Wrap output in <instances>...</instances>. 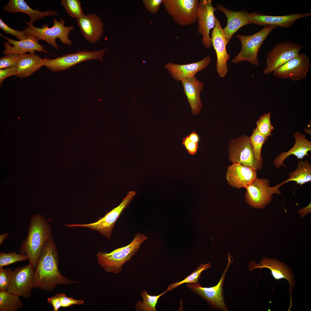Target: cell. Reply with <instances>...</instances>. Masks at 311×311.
I'll return each instance as SVG.
<instances>
[{
  "mask_svg": "<svg viewBox=\"0 0 311 311\" xmlns=\"http://www.w3.org/2000/svg\"><path fill=\"white\" fill-rule=\"evenodd\" d=\"M59 262L58 252L52 235L45 243L34 269V288L52 292L58 285L78 282L61 274L58 267Z\"/></svg>",
  "mask_w": 311,
  "mask_h": 311,
  "instance_id": "6da1fadb",
  "label": "cell"
},
{
  "mask_svg": "<svg viewBox=\"0 0 311 311\" xmlns=\"http://www.w3.org/2000/svg\"><path fill=\"white\" fill-rule=\"evenodd\" d=\"M52 233L51 225L45 217L40 214L31 216L27 236L22 242L19 253L27 256L29 263L34 269Z\"/></svg>",
  "mask_w": 311,
  "mask_h": 311,
  "instance_id": "7a4b0ae2",
  "label": "cell"
},
{
  "mask_svg": "<svg viewBox=\"0 0 311 311\" xmlns=\"http://www.w3.org/2000/svg\"><path fill=\"white\" fill-rule=\"evenodd\" d=\"M147 238L144 234L139 233L130 243L125 246L109 253L99 252L96 254L98 264L106 272L118 273L122 271L124 265L130 260Z\"/></svg>",
  "mask_w": 311,
  "mask_h": 311,
  "instance_id": "3957f363",
  "label": "cell"
},
{
  "mask_svg": "<svg viewBox=\"0 0 311 311\" xmlns=\"http://www.w3.org/2000/svg\"><path fill=\"white\" fill-rule=\"evenodd\" d=\"M53 22L54 25L51 27L49 28L48 24H44L41 26V28H40L28 22H25L28 26L23 31L27 34L35 36L38 40H43L46 41L56 50L58 48L56 41V39L58 38L63 43L72 45V43L69 38V35L70 32L74 30V26H65V22L62 18H60L59 22L54 18Z\"/></svg>",
  "mask_w": 311,
  "mask_h": 311,
  "instance_id": "277c9868",
  "label": "cell"
},
{
  "mask_svg": "<svg viewBox=\"0 0 311 311\" xmlns=\"http://www.w3.org/2000/svg\"><path fill=\"white\" fill-rule=\"evenodd\" d=\"M276 27L274 26L266 25L259 32L251 35L237 34L236 37L241 42V48L239 53L232 60V62L237 63L245 61L255 66H259V62L257 56L259 50L270 33Z\"/></svg>",
  "mask_w": 311,
  "mask_h": 311,
  "instance_id": "5b68a950",
  "label": "cell"
},
{
  "mask_svg": "<svg viewBox=\"0 0 311 311\" xmlns=\"http://www.w3.org/2000/svg\"><path fill=\"white\" fill-rule=\"evenodd\" d=\"M270 185L268 179L256 178L244 187L246 190L245 196L246 203L254 208H264L271 203L273 194H281L278 185L273 187Z\"/></svg>",
  "mask_w": 311,
  "mask_h": 311,
  "instance_id": "8992f818",
  "label": "cell"
},
{
  "mask_svg": "<svg viewBox=\"0 0 311 311\" xmlns=\"http://www.w3.org/2000/svg\"><path fill=\"white\" fill-rule=\"evenodd\" d=\"M199 4L198 0H164V8L174 22L181 26L197 21Z\"/></svg>",
  "mask_w": 311,
  "mask_h": 311,
  "instance_id": "52a82bcc",
  "label": "cell"
},
{
  "mask_svg": "<svg viewBox=\"0 0 311 311\" xmlns=\"http://www.w3.org/2000/svg\"><path fill=\"white\" fill-rule=\"evenodd\" d=\"M107 49L97 51L79 50L68 54L54 59H43V65L54 72L63 71L85 61L93 59L103 61V55Z\"/></svg>",
  "mask_w": 311,
  "mask_h": 311,
  "instance_id": "ba28073f",
  "label": "cell"
},
{
  "mask_svg": "<svg viewBox=\"0 0 311 311\" xmlns=\"http://www.w3.org/2000/svg\"><path fill=\"white\" fill-rule=\"evenodd\" d=\"M229 152V159L233 164L246 165L257 171L263 167L262 162L255 158L252 145L247 136H242L232 141Z\"/></svg>",
  "mask_w": 311,
  "mask_h": 311,
  "instance_id": "9c48e42d",
  "label": "cell"
},
{
  "mask_svg": "<svg viewBox=\"0 0 311 311\" xmlns=\"http://www.w3.org/2000/svg\"><path fill=\"white\" fill-rule=\"evenodd\" d=\"M136 194L134 191L128 192L117 207L107 213L104 217L94 223L88 224H66L71 227H82L96 230L107 239L110 238L115 223L124 210L129 205Z\"/></svg>",
  "mask_w": 311,
  "mask_h": 311,
  "instance_id": "30bf717a",
  "label": "cell"
},
{
  "mask_svg": "<svg viewBox=\"0 0 311 311\" xmlns=\"http://www.w3.org/2000/svg\"><path fill=\"white\" fill-rule=\"evenodd\" d=\"M228 257V261L227 266L220 281L215 286L211 287H203L200 286L198 283L186 285L187 287L204 299L212 308L223 311H228L224 300L223 284L226 272L233 261L229 255Z\"/></svg>",
  "mask_w": 311,
  "mask_h": 311,
  "instance_id": "8fae6325",
  "label": "cell"
},
{
  "mask_svg": "<svg viewBox=\"0 0 311 311\" xmlns=\"http://www.w3.org/2000/svg\"><path fill=\"white\" fill-rule=\"evenodd\" d=\"M302 45L290 41L275 45L267 55L266 66L263 71L268 75L277 68L297 56L302 48Z\"/></svg>",
  "mask_w": 311,
  "mask_h": 311,
  "instance_id": "7c38bea8",
  "label": "cell"
},
{
  "mask_svg": "<svg viewBox=\"0 0 311 311\" xmlns=\"http://www.w3.org/2000/svg\"><path fill=\"white\" fill-rule=\"evenodd\" d=\"M311 66L308 56L303 53L282 65L272 73L277 78L289 79L295 81L305 79Z\"/></svg>",
  "mask_w": 311,
  "mask_h": 311,
  "instance_id": "4fadbf2b",
  "label": "cell"
},
{
  "mask_svg": "<svg viewBox=\"0 0 311 311\" xmlns=\"http://www.w3.org/2000/svg\"><path fill=\"white\" fill-rule=\"evenodd\" d=\"M34 269L30 264L17 268L13 271L7 291L26 299L29 298L34 288Z\"/></svg>",
  "mask_w": 311,
  "mask_h": 311,
  "instance_id": "5bb4252c",
  "label": "cell"
},
{
  "mask_svg": "<svg viewBox=\"0 0 311 311\" xmlns=\"http://www.w3.org/2000/svg\"><path fill=\"white\" fill-rule=\"evenodd\" d=\"M216 8L212 4L211 0H201L199 4L197 16V32L202 36V43L206 48L212 46L210 30L214 28L216 18L215 15Z\"/></svg>",
  "mask_w": 311,
  "mask_h": 311,
  "instance_id": "9a60e30c",
  "label": "cell"
},
{
  "mask_svg": "<svg viewBox=\"0 0 311 311\" xmlns=\"http://www.w3.org/2000/svg\"><path fill=\"white\" fill-rule=\"evenodd\" d=\"M220 20L216 18L215 25L211 34L212 45L217 56L216 69L220 77L224 78L228 72L227 62L230 55L226 50L228 45Z\"/></svg>",
  "mask_w": 311,
  "mask_h": 311,
  "instance_id": "2e32d148",
  "label": "cell"
},
{
  "mask_svg": "<svg viewBox=\"0 0 311 311\" xmlns=\"http://www.w3.org/2000/svg\"><path fill=\"white\" fill-rule=\"evenodd\" d=\"M248 266L250 272L256 268L261 269L266 268L270 270L273 277L276 280L283 278L286 279L290 285L289 292L290 295L291 305V293L296 282L294 276L289 266L285 263L281 262L276 259H270L266 257L262 259L259 264L256 263L254 261H251Z\"/></svg>",
  "mask_w": 311,
  "mask_h": 311,
  "instance_id": "e0dca14e",
  "label": "cell"
},
{
  "mask_svg": "<svg viewBox=\"0 0 311 311\" xmlns=\"http://www.w3.org/2000/svg\"><path fill=\"white\" fill-rule=\"evenodd\" d=\"M311 16L310 13L293 14L281 16H270L255 12L249 13V21L251 24L262 26H274L287 28L291 26L296 20Z\"/></svg>",
  "mask_w": 311,
  "mask_h": 311,
  "instance_id": "ac0fdd59",
  "label": "cell"
},
{
  "mask_svg": "<svg viewBox=\"0 0 311 311\" xmlns=\"http://www.w3.org/2000/svg\"><path fill=\"white\" fill-rule=\"evenodd\" d=\"M76 20L84 38L90 43H96L104 31V24L101 18L97 14L91 13L85 14Z\"/></svg>",
  "mask_w": 311,
  "mask_h": 311,
  "instance_id": "d6986e66",
  "label": "cell"
},
{
  "mask_svg": "<svg viewBox=\"0 0 311 311\" xmlns=\"http://www.w3.org/2000/svg\"><path fill=\"white\" fill-rule=\"evenodd\" d=\"M211 62V56H207L199 61L188 64L168 62L165 65L164 67L174 79L181 81L183 79L195 76L197 72L207 68Z\"/></svg>",
  "mask_w": 311,
  "mask_h": 311,
  "instance_id": "ffe728a7",
  "label": "cell"
},
{
  "mask_svg": "<svg viewBox=\"0 0 311 311\" xmlns=\"http://www.w3.org/2000/svg\"><path fill=\"white\" fill-rule=\"evenodd\" d=\"M226 177L232 186L238 188L245 187L257 178V171L246 165L233 164L228 167Z\"/></svg>",
  "mask_w": 311,
  "mask_h": 311,
  "instance_id": "44dd1931",
  "label": "cell"
},
{
  "mask_svg": "<svg viewBox=\"0 0 311 311\" xmlns=\"http://www.w3.org/2000/svg\"><path fill=\"white\" fill-rule=\"evenodd\" d=\"M0 35L7 41V42H4L3 43L5 49L2 53L5 55L12 53L21 54H26V52L35 54V51L45 53L48 52L44 49V47L39 43L37 38L34 35H30L26 39L16 41L1 34Z\"/></svg>",
  "mask_w": 311,
  "mask_h": 311,
  "instance_id": "7402d4cb",
  "label": "cell"
},
{
  "mask_svg": "<svg viewBox=\"0 0 311 311\" xmlns=\"http://www.w3.org/2000/svg\"><path fill=\"white\" fill-rule=\"evenodd\" d=\"M216 9L223 12L227 19V24L223 29L227 44L238 30L244 25L251 24L249 13L245 10L233 11L220 4L217 5Z\"/></svg>",
  "mask_w": 311,
  "mask_h": 311,
  "instance_id": "603a6c76",
  "label": "cell"
},
{
  "mask_svg": "<svg viewBox=\"0 0 311 311\" xmlns=\"http://www.w3.org/2000/svg\"><path fill=\"white\" fill-rule=\"evenodd\" d=\"M184 93L191 107L194 115L199 114L203 106L200 98V93L203 89V82L195 76L182 79L181 81Z\"/></svg>",
  "mask_w": 311,
  "mask_h": 311,
  "instance_id": "cb8c5ba5",
  "label": "cell"
},
{
  "mask_svg": "<svg viewBox=\"0 0 311 311\" xmlns=\"http://www.w3.org/2000/svg\"><path fill=\"white\" fill-rule=\"evenodd\" d=\"M293 137L295 143L293 147L287 152L280 153L274 160L273 163L276 168L279 169L282 166L286 168L283 162L291 155H294L298 160L302 159L305 156L310 157L308 152L311 150V141L306 138L304 134L298 131L294 134Z\"/></svg>",
  "mask_w": 311,
  "mask_h": 311,
  "instance_id": "d4e9b609",
  "label": "cell"
},
{
  "mask_svg": "<svg viewBox=\"0 0 311 311\" xmlns=\"http://www.w3.org/2000/svg\"><path fill=\"white\" fill-rule=\"evenodd\" d=\"M3 10L12 13L22 12L27 14L30 17V23L33 24L34 21L46 16H56L58 14L55 11L48 10L40 12L31 8L24 0H10L3 7Z\"/></svg>",
  "mask_w": 311,
  "mask_h": 311,
  "instance_id": "484cf974",
  "label": "cell"
},
{
  "mask_svg": "<svg viewBox=\"0 0 311 311\" xmlns=\"http://www.w3.org/2000/svg\"><path fill=\"white\" fill-rule=\"evenodd\" d=\"M43 66V59L37 55L30 53L20 54L15 76L21 78L26 77Z\"/></svg>",
  "mask_w": 311,
  "mask_h": 311,
  "instance_id": "4316f807",
  "label": "cell"
},
{
  "mask_svg": "<svg viewBox=\"0 0 311 311\" xmlns=\"http://www.w3.org/2000/svg\"><path fill=\"white\" fill-rule=\"evenodd\" d=\"M291 181H294L300 186L311 181V165L308 160H299L297 168L290 173L287 179L278 185L280 187Z\"/></svg>",
  "mask_w": 311,
  "mask_h": 311,
  "instance_id": "83f0119b",
  "label": "cell"
},
{
  "mask_svg": "<svg viewBox=\"0 0 311 311\" xmlns=\"http://www.w3.org/2000/svg\"><path fill=\"white\" fill-rule=\"evenodd\" d=\"M19 296L6 291H0V311H18L23 307Z\"/></svg>",
  "mask_w": 311,
  "mask_h": 311,
  "instance_id": "f1b7e54d",
  "label": "cell"
},
{
  "mask_svg": "<svg viewBox=\"0 0 311 311\" xmlns=\"http://www.w3.org/2000/svg\"><path fill=\"white\" fill-rule=\"evenodd\" d=\"M166 289L159 295H152L149 294L146 290L141 291L142 301L138 300L135 306L136 311H156V307L159 298L167 291Z\"/></svg>",
  "mask_w": 311,
  "mask_h": 311,
  "instance_id": "f546056e",
  "label": "cell"
},
{
  "mask_svg": "<svg viewBox=\"0 0 311 311\" xmlns=\"http://www.w3.org/2000/svg\"><path fill=\"white\" fill-rule=\"evenodd\" d=\"M211 265L209 263L206 264H200L198 267L190 275L179 282H176L169 284L167 288L168 291H171L183 284L197 283L202 271L210 268Z\"/></svg>",
  "mask_w": 311,
  "mask_h": 311,
  "instance_id": "4dcf8cb0",
  "label": "cell"
},
{
  "mask_svg": "<svg viewBox=\"0 0 311 311\" xmlns=\"http://www.w3.org/2000/svg\"><path fill=\"white\" fill-rule=\"evenodd\" d=\"M61 3L67 13L72 18L77 19L85 14L79 0H62Z\"/></svg>",
  "mask_w": 311,
  "mask_h": 311,
  "instance_id": "1f68e13d",
  "label": "cell"
},
{
  "mask_svg": "<svg viewBox=\"0 0 311 311\" xmlns=\"http://www.w3.org/2000/svg\"><path fill=\"white\" fill-rule=\"evenodd\" d=\"M268 138L261 134L256 128L253 129L252 134L249 137L253 148L255 158L260 162H262L261 154L262 145Z\"/></svg>",
  "mask_w": 311,
  "mask_h": 311,
  "instance_id": "d6a6232c",
  "label": "cell"
},
{
  "mask_svg": "<svg viewBox=\"0 0 311 311\" xmlns=\"http://www.w3.org/2000/svg\"><path fill=\"white\" fill-rule=\"evenodd\" d=\"M271 114L270 112L265 113L259 118L257 122L256 129L262 135L268 137L271 135V133L274 128L271 121Z\"/></svg>",
  "mask_w": 311,
  "mask_h": 311,
  "instance_id": "836d02e7",
  "label": "cell"
},
{
  "mask_svg": "<svg viewBox=\"0 0 311 311\" xmlns=\"http://www.w3.org/2000/svg\"><path fill=\"white\" fill-rule=\"evenodd\" d=\"M28 259V257L25 254H17L16 252L5 253H0V268L14 263Z\"/></svg>",
  "mask_w": 311,
  "mask_h": 311,
  "instance_id": "e575fe53",
  "label": "cell"
},
{
  "mask_svg": "<svg viewBox=\"0 0 311 311\" xmlns=\"http://www.w3.org/2000/svg\"><path fill=\"white\" fill-rule=\"evenodd\" d=\"M13 271L10 268H0V291H7L11 281Z\"/></svg>",
  "mask_w": 311,
  "mask_h": 311,
  "instance_id": "d590c367",
  "label": "cell"
},
{
  "mask_svg": "<svg viewBox=\"0 0 311 311\" xmlns=\"http://www.w3.org/2000/svg\"><path fill=\"white\" fill-rule=\"evenodd\" d=\"M20 54L12 53L1 57L0 58V69L16 67L19 62Z\"/></svg>",
  "mask_w": 311,
  "mask_h": 311,
  "instance_id": "8d00e7d4",
  "label": "cell"
},
{
  "mask_svg": "<svg viewBox=\"0 0 311 311\" xmlns=\"http://www.w3.org/2000/svg\"><path fill=\"white\" fill-rule=\"evenodd\" d=\"M0 27L5 33L13 35L20 40L28 38L30 35L25 33L24 31L16 30L11 28L5 24L0 18Z\"/></svg>",
  "mask_w": 311,
  "mask_h": 311,
  "instance_id": "74e56055",
  "label": "cell"
},
{
  "mask_svg": "<svg viewBox=\"0 0 311 311\" xmlns=\"http://www.w3.org/2000/svg\"><path fill=\"white\" fill-rule=\"evenodd\" d=\"M56 295L60 299L61 307L66 308L74 305H80L84 303L82 300L75 299L72 297H67L64 293H58Z\"/></svg>",
  "mask_w": 311,
  "mask_h": 311,
  "instance_id": "f35d334b",
  "label": "cell"
},
{
  "mask_svg": "<svg viewBox=\"0 0 311 311\" xmlns=\"http://www.w3.org/2000/svg\"><path fill=\"white\" fill-rule=\"evenodd\" d=\"M164 0H143V2L146 9L150 13H155L159 10Z\"/></svg>",
  "mask_w": 311,
  "mask_h": 311,
  "instance_id": "ab89813d",
  "label": "cell"
},
{
  "mask_svg": "<svg viewBox=\"0 0 311 311\" xmlns=\"http://www.w3.org/2000/svg\"><path fill=\"white\" fill-rule=\"evenodd\" d=\"M182 144L190 155H194L196 153L198 147V143L192 141L189 135L183 139Z\"/></svg>",
  "mask_w": 311,
  "mask_h": 311,
  "instance_id": "60d3db41",
  "label": "cell"
},
{
  "mask_svg": "<svg viewBox=\"0 0 311 311\" xmlns=\"http://www.w3.org/2000/svg\"><path fill=\"white\" fill-rule=\"evenodd\" d=\"M17 73L16 67H8L0 69V86H2L4 79L8 77L13 75L15 76Z\"/></svg>",
  "mask_w": 311,
  "mask_h": 311,
  "instance_id": "b9f144b4",
  "label": "cell"
},
{
  "mask_svg": "<svg viewBox=\"0 0 311 311\" xmlns=\"http://www.w3.org/2000/svg\"><path fill=\"white\" fill-rule=\"evenodd\" d=\"M47 302L53 306V311H58V309L61 307L60 301L59 298L56 295H55L48 297L47 298Z\"/></svg>",
  "mask_w": 311,
  "mask_h": 311,
  "instance_id": "7bdbcfd3",
  "label": "cell"
},
{
  "mask_svg": "<svg viewBox=\"0 0 311 311\" xmlns=\"http://www.w3.org/2000/svg\"><path fill=\"white\" fill-rule=\"evenodd\" d=\"M297 213L300 215L301 218H304L308 214L311 213V204L310 202L306 207L300 209L297 211Z\"/></svg>",
  "mask_w": 311,
  "mask_h": 311,
  "instance_id": "ee69618b",
  "label": "cell"
},
{
  "mask_svg": "<svg viewBox=\"0 0 311 311\" xmlns=\"http://www.w3.org/2000/svg\"><path fill=\"white\" fill-rule=\"evenodd\" d=\"M189 135L192 141L196 143L198 142L199 140V137L195 131H193Z\"/></svg>",
  "mask_w": 311,
  "mask_h": 311,
  "instance_id": "f6af8a7d",
  "label": "cell"
},
{
  "mask_svg": "<svg viewBox=\"0 0 311 311\" xmlns=\"http://www.w3.org/2000/svg\"><path fill=\"white\" fill-rule=\"evenodd\" d=\"M9 236V234L6 232L0 235V245H1L5 240Z\"/></svg>",
  "mask_w": 311,
  "mask_h": 311,
  "instance_id": "bcb514c9",
  "label": "cell"
}]
</instances>
